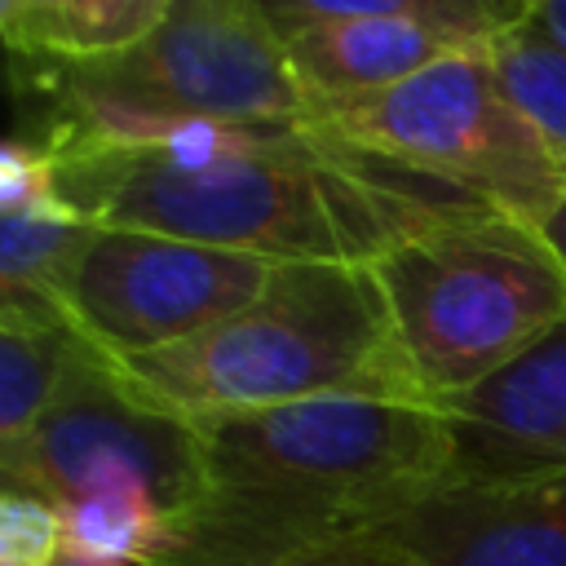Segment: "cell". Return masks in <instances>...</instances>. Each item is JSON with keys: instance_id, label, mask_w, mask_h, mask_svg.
Masks as SVG:
<instances>
[{"instance_id": "6da1fadb", "label": "cell", "mask_w": 566, "mask_h": 566, "mask_svg": "<svg viewBox=\"0 0 566 566\" xmlns=\"http://www.w3.org/2000/svg\"><path fill=\"white\" fill-rule=\"evenodd\" d=\"M57 190L93 221L265 261L376 265L394 248L495 203L380 159L314 115L301 124L181 128L168 137H57Z\"/></svg>"}, {"instance_id": "7a4b0ae2", "label": "cell", "mask_w": 566, "mask_h": 566, "mask_svg": "<svg viewBox=\"0 0 566 566\" xmlns=\"http://www.w3.org/2000/svg\"><path fill=\"white\" fill-rule=\"evenodd\" d=\"M199 500L150 566H287L389 526L451 478V424L394 398H310L190 420Z\"/></svg>"}, {"instance_id": "3957f363", "label": "cell", "mask_w": 566, "mask_h": 566, "mask_svg": "<svg viewBox=\"0 0 566 566\" xmlns=\"http://www.w3.org/2000/svg\"><path fill=\"white\" fill-rule=\"evenodd\" d=\"M128 389L181 420L310 398H394L429 407L394 345L371 265L274 261L265 287L168 349L115 363Z\"/></svg>"}, {"instance_id": "277c9868", "label": "cell", "mask_w": 566, "mask_h": 566, "mask_svg": "<svg viewBox=\"0 0 566 566\" xmlns=\"http://www.w3.org/2000/svg\"><path fill=\"white\" fill-rule=\"evenodd\" d=\"M13 84L57 137H168L181 128L301 124L314 115L256 0H190L106 57H13Z\"/></svg>"}, {"instance_id": "5b68a950", "label": "cell", "mask_w": 566, "mask_h": 566, "mask_svg": "<svg viewBox=\"0 0 566 566\" xmlns=\"http://www.w3.org/2000/svg\"><path fill=\"white\" fill-rule=\"evenodd\" d=\"M398 358L429 407H451L566 318V261L535 221L482 212L376 265Z\"/></svg>"}, {"instance_id": "8992f818", "label": "cell", "mask_w": 566, "mask_h": 566, "mask_svg": "<svg viewBox=\"0 0 566 566\" xmlns=\"http://www.w3.org/2000/svg\"><path fill=\"white\" fill-rule=\"evenodd\" d=\"M314 119L380 159L460 186L535 226L566 199V164L513 106L486 44L380 93L314 106Z\"/></svg>"}, {"instance_id": "52a82bcc", "label": "cell", "mask_w": 566, "mask_h": 566, "mask_svg": "<svg viewBox=\"0 0 566 566\" xmlns=\"http://www.w3.org/2000/svg\"><path fill=\"white\" fill-rule=\"evenodd\" d=\"M0 486L35 491L53 509L137 495L172 522L199 500V429L142 402L93 340L75 354L57 398L13 447H0Z\"/></svg>"}, {"instance_id": "ba28073f", "label": "cell", "mask_w": 566, "mask_h": 566, "mask_svg": "<svg viewBox=\"0 0 566 566\" xmlns=\"http://www.w3.org/2000/svg\"><path fill=\"white\" fill-rule=\"evenodd\" d=\"M274 261L195 239L97 226L66 283V314L106 358H142L248 305Z\"/></svg>"}, {"instance_id": "9c48e42d", "label": "cell", "mask_w": 566, "mask_h": 566, "mask_svg": "<svg viewBox=\"0 0 566 566\" xmlns=\"http://www.w3.org/2000/svg\"><path fill=\"white\" fill-rule=\"evenodd\" d=\"M380 531L420 566H566V473L442 482Z\"/></svg>"}, {"instance_id": "30bf717a", "label": "cell", "mask_w": 566, "mask_h": 566, "mask_svg": "<svg viewBox=\"0 0 566 566\" xmlns=\"http://www.w3.org/2000/svg\"><path fill=\"white\" fill-rule=\"evenodd\" d=\"M451 424L447 482L566 473V318L513 367L442 407Z\"/></svg>"}, {"instance_id": "8fae6325", "label": "cell", "mask_w": 566, "mask_h": 566, "mask_svg": "<svg viewBox=\"0 0 566 566\" xmlns=\"http://www.w3.org/2000/svg\"><path fill=\"white\" fill-rule=\"evenodd\" d=\"M0 208V310L40 323H71L66 283L97 226L57 190V172L44 146L27 137L4 142Z\"/></svg>"}, {"instance_id": "7c38bea8", "label": "cell", "mask_w": 566, "mask_h": 566, "mask_svg": "<svg viewBox=\"0 0 566 566\" xmlns=\"http://www.w3.org/2000/svg\"><path fill=\"white\" fill-rule=\"evenodd\" d=\"M464 49L482 44L407 18H323L283 35V57L310 106L380 93Z\"/></svg>"}, {"instance_id": "4fadbf2b", "label": "cell", "mask_w": 566, "mask_h": 566, "mask_svg": "<svg viewBox=\"0 0 566 566\" xmlns=\"http://www.w3.org/2000/svg\"><path fill=\"white\" fill-rule=\"evenodd\" d=\"M172 0H0L13 57H106L146 40Z\"/></svg>"}, {"instance_id": "5bb4252c", "label": "cell", "mask_w": 566, "mask_h": 566, "mask_svg": "<svg viewBox=\"0 0 566 566\" xmlns=\"http://www.w3.org/2000/svg\"><path fill=\"white\" fill-rule=\"evenodd\" d=\"M84 336L71 323H40L0 310V447H13L57 398Z\"/></svg>"}, {"instance_id": "9a60e30c", "label": "cell", "mask_w": 566, "mask_h": 566, "mask_svg": "<svg viewBox=\"0 0 566 566\" xmlns=\"http://www.w3.org/2000/svg\"><path fill=\"white\" fill-rule=\"evenodd\" d=\"M256 9L279 40L323 18H407L491 44L500 31L526 22V0H256Z\"/></svg>"}, {"instance_id": "2e32d148", "label": "cell", "mask_w": 566, "mask_h": 566, "mask_svg": "<svg viewBox=\"0 0 566 566\" xmlns=\"http://www.w3.org/2000/svg\"><path fill=\"white\" fill-rule=\"evenodd\" d=\"M486 57L513 106L539 128V137L566 164V49L526 18L500 31L486 44Z\"/></svg>"}, {"instance_id": "e0dca14e", "label": "cell", "mask_w": 566, "mask_h": 566, "mask_svg": "<svg viewBox=\"0 0 566 566\" xmlns=\"http://www.w3.org/2000/svg\"><path fill=\"white\" fill-rule=\"evenodd\" d=\"M62 513L35 495L0 486V566H57Z\"/></svg>"}, {"instance_id": "ac0fdd59", "label": "cell", "mask_w": 566, "mask_h": 566, "mask_svg": "<svg viewBox=\"0 0 566 566\" xmlns=\"http://www.w3.org/2000/svg\"><path fill=\"white\" fill-rule=\"evenodd\" d=\"M287 566H420L398 539H389L385 531H367V535H354V539H340L332 548H318V553H305Z\"/></svg>"}, {"instance_id": "d6986e66", "label": "cell", "mask_w": 566, "mask_h": 566, "mask_svg": "<svg viewBox=\"0 0 566 566\" xmlns=\"http://www.w3.org/2000/svg\"><path fill=\"white\" fill-rule=\"evenodd\" d=\"M526 18L566 49V0H526Z\"/></svg>"}, {"instance_id": "ffe728a7", "label": "cell", "mask_w": 566, "mask_h": 566, "mask_svg": "<svg viewBox=\"0 0 566 566\" xmlns=\"http://www.w3.org/2000/svg\"><path fill=\"white\" fill-rule=\"evenodd\" d=\"M539 230H544V239L557 248V256L566 261V199H562V203H557V208L544 217V226H539Z\"/></svg>"}, {"instance_id": "44dd1931", "label": "cell", "mask_w": 566, "mask_h": 566, "mask_svg": "<svg viewBox=\"0 0 566 566\" xmlns=\"http://www.w3.org/2000/svg\"><path fill=\"white\" fill-rule=\"evenodd\" d=\"M57 566H93V562H84V557H71V553H62V562Z\"/></svg>"}, {"instance_id": "7402d4cb", "label": "cell", "mask_w": 566, "mask_h": 566, "mask_svg": "<svg viewBox=\"0 0 566 566\" xmlns=\"http://www.w3.org/2000/svg\"><path fill=\"white\" fill-rule=\"evenodd\" d=\"M172 4H190V0H172Z\"/></svg>"}]
</instances>
